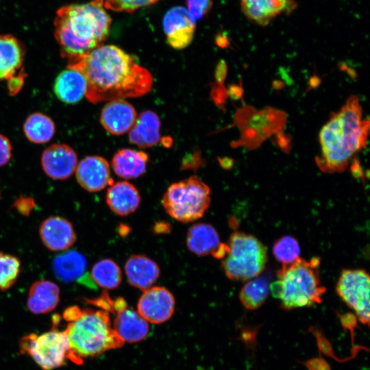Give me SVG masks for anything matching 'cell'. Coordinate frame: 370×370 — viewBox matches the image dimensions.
I'll return each mask as SVG.
<instances>
[{
    "label": "cell",
    "mask_w": 370,
    "mask_h": 370,
    "mask_svg": "<svg viewBox=\"0 0 370 370\" xmlns=\"http://www.w3.org/2000/svg\"><path fill=\"white\" fill-rule=\"evenodd\" d=\"M67 62V68L84 76L85 96L91 103L140 97L152 87L151 73L115 45H99Z\"/></svg>",
    "instance_id": "1"
},
{
    "label": "cell",
    "mask_w": 370,
    "mask_h": 370,
    "mask_svg": "<svg viewBox=\"0 0 370 370\" xmlns=\"http://www.w3.org/2000/svg\"><path fill=\"white\" fill-rule=\"evenodd\" d=\"M369 124V119H362L358 97L350 96L320 131L321 151L315 158L319 168L327 173L343 171L352 156L366 145Z\"/></svg>",
    "instance_id": "2"
},
{
    "label": "cell",
    "mask_w": 370,
    "mask_h": 370,
    "mask_svg": "<svg viewBox=\"0 0 370 370\" xmlns=\"http://www.w3.org/2000/svg\"><path fill=\"white\" fill-rule=\"evenodd\" d=\"M111 18L103 0L66 5L59 8L54 18V36L61 55L66 60L84 55L108 35Z\"/></svg>",
    "instance_id": "3"
},
{
    "label": "cell",
    "mask_w": 370,
    "mask_h": 370,
    "mask_svg": "<svg viewBox=\"0 0 370 370\" xmlns=\"http://www.w3.org/2000/svg\"><path fill=\"white\" fill-rule=\"evenodd\" d=\"M63 318L69 322L64 331L69 345V360L73 362L81 364L83 358L97 356L124 344L105 310L71 306L64 310Z\"/></svg>",
    "instance_id": "4"
},
{
    "label": "cell",
    "mask_w": 370,
    "mask_h": 370,
    "mask_svg": "<svg viewBox=\"0 0 370 370\" xmlns=\"http://www.w3.org/2000/svg\"><path fill=\"white\" fill-rule=\"evenodd\" d=\"M320 260L299 258L293 263L282 265L277 280L269 286L273 296L280 301L281 308L289 310L321 302L326 288L321 283Z\"/></svg>",
    "instance_id": "5"
},
{
    "label": "cell",
    "mask_w": 370,
    "mask_h": 370,
    "mask_svg": "<svg viewBox=\"0 0 370 370\" xmlns=\"http://www.w3.org/2000/svg\"><path fill=\"white\" fill-rule=\"evenodd\" d=\"M229 250L222 261L225 275L232 280L245 281L258 276L267 262L266 247L256 237L243 232L233 233Z\"/></svg>",
    "instance_id": "6"
},
{
    "label": "cell",
    "mask_w": 370,
    "mask_h": 370,
    "mask_svg": "<svg viewBox=\"0 0 370 370\" xmlns=\"http://www.w3.org/2000/svg\"><path fill=\"white\" fill-rule=\"evenodd\" d=\"M210 189L197 176L172 184L162 198L166 212L174 219L188 223L203 217L210 204Z\"/></svg>",
    "instance_id": "7"
},
{
    "label": "cell",
    "mask_w": 370,
    "mask_h": 370,
    "mask_svg": "<svg viewBox=\"0 0 370 370\" xmlns=\"http://www.w3.org/2000/svg\"><path fill=\"white\" fill-rule=\"evenodd\" d=\"M234 120L241 135L240 140L233 143L234 146L254 149L271 135L282 132L286 114L270 107L257 110L245 106L236 112Z\"/></svg>",
    "instance_id": "8"
},
{
    "label": "cell",
    "mask_w": 370,
    "mask_h": 370,
    "mask_svg": "<svg viewBox=\"0 0 370 370\" xmlns=\"http://www.w3.org/2000/svg\"><path fill=\"white\" fill-rule=\"evenodd\" d=\"M21 354L29 356L42 370H53L69 359L70 349L64 331L51 330L42 334L23 336L19 343Z\"/></svg>",
    "instance_id": "9"
},
{
    "label": "cell",
    "mask_w": 370,
    "mask_h": 370,
    "mask_svg": "<svg viewBox=\"0 0 370 370\" xmlns=\"http://www.w3.org/2000/svg\"><path fill=\"white\" fill-rule=\"evenodd\" d=\"M369 275L362 269H343L336 291L343 301L354 310L360 322L369 323Z\"/></svg>",
    "instance_id": "10"
},
{
    "label": "cell",
    "mask_w": 370,
    "mask_h": 370,
    "mask_svg": "<svg viewBox=\"0 0 370 370\" xmlns=\"http://www.w3.org/2000/svg\"><path fill=\"white\" fill-rule=\"evenodd\" d=\"M175 306V298L168 289L153 286L145 290L140 297L137 312L148 323L159 324L171 317Z\"/></svg>",
    "instance_id": "11"
},
{
    "label": "cell",
    "mask_w": 370,
    "mask_h": 370,
    "mask_svg": "<svg viewBox=\"0 0 370 370\" xmlns=\"http://www.w3.org/2000/svg\"><path fill=\"white\" fill-rule=\"evenodd\" d=\"M111 309L116 312L112 328L123 343H138L147 336L149 323L137 311L127 308L123 298L112 301Z\"/></svg>",
    "instance_id": "12"
},
{
    "label": "cell",
    "mask_w": 370,
    "mask_h": 370,
    "mask_svg": "<svg viewBox=\"0 0 370 370\" xmlns=\"http://www.w3.org/2000/svg\"><path fill=\"white\" fill-rule=\"evenodd\" d=\"M163 28L167 43L175 49H182L192 42L195 21L182 6L169 9L163 18Z\"/></svg>",
    "instance_id": "13"
},
{
    "label": "cell",
    "mask_w": 370,
    "mask_h": 370,
    "mask_svg": "<svg viewBox=\"0 0 370 370\" xmlns=\"http://www.w3.org/2000/svg\"><path fill=\"white\" fill-rule=\"evenodd\" d=\"M41 165L47 176L55 180H65L72 175L77 165V156L70 146L53 144L44 150Z\"/></svg>",
    "instance_id": "14"
},
{
    "label": "cell",
    "mask_w": 370,
    "mask_h": 370,
    "mask_svg": "<svg viewBox=\"0 0 370 370\" xmlns=\"http://www.w3.org/2000/svg\"><path fill=\"white\" fill-rule=\"evenodd\" d=\"M76 178L79 185L89 192H97L112 184L110 165L98 156H87L77 164Z\"/></svg>",
    "instance_id": "15"
},
{
    "label": "cell",
    "mask_w": 370,
    "mask_h": 370,
    "mask_svg": "<svg viewBox=\"0 0 370 370\" xmlns=\"http://www.w3.org/2000/svg\"><path fill=\"white\" fill-rule=\"evenodd\" d=\"M136 118V111L131 103L124 99H115L103 106L100 121L110 134L121 135L131 130Z\"/></svg>",
    "instance_id": "16"
},
{
    "label": "cell",
    "mask_w": 370,
    "mask_h": 370,
    "mask_svg": "<svg viewBox=\"0 0 370 370\" xmlns=\"http://www.w3.org/2000/svg\"><path fill=\"white\" fill-rule=\"evenodd\" d=\"M294 0H241L246 17L260 26H266L282 13L290 14L296 8Z\"/></svg>",
    "instance_id": "17"
},
{
    "label": "cell",
    "mask_w": 370,
    "mask_h": 370,
    "mask_svg": "<svg viewBox=\"0 0 370 370\" xmlns=\"http://www.w3.org/2000/svg\"><path fill=\"white\" fill-rule=\"evenodd\" d=\"M39 233L42 243L51 251L66 250L73 245L76 238L71 223L58 216L44 220Z\"/></svg>",
    "instance_id": "18"
},
{
    "label": "cell",
    "mask_w": 370,
    "mask_h": 370,
    "mask_svg": "<svg viewBox=\"0 0 370 370\" xmlns=\"http://www.w3.org/2000/svg\"><path fill=\"white\" fill-rule=\"evenodd\" d=\"M125 273L131 286L144 291L157 281L160 269L157 263L149 258L134 254L127 260Z\"/></svg>",
    "instance_id": "19"
},
{
    "label": "cell",
    "mask_w": 370,
    "mask_h": 370,
    "mask_svg": "<svg viewBox=\"0 0 370 370\" xmlns=\"http://www.w3.org/2000/svg\"><path fill=\"white\" fill-rule=\"evenodd\" d=\"M140 202L137 188L127 181L112 183L106 194V203L119 216H127L136 211Z\"/></svg>",
    "instance_id": "20"
},
{
    "label": "cell",
    "mask_w": 370,
    "mask_h": 370,
    "mask_svg": "<svg viewBox=\"0 0 370 370\" xmlns=\"http://www.w3.org/2000/svg\"><path fill=\"white\" fill-rule=\"evenodd\" d=\"M59 301L58 286L48 280H39L33 283L29 288L27 306L34 314H45L54 310Z\"/></svg>",
    "instance_id": "21"
},
{
    "label": "cell",
    "mask_w": 370,
    "mask_h": 370,
    "mask_svg": "<svg viewBox=\"0 0 370 370\" xmlns=\"http://www.w3.org/2000/svg\"><path fill=\"white\" fill-rule=\"evenodd\" d=\"M160 121L158 115L151 110L143 112L129 131L130 142L140 148L153 147L158 143Z\"/></svg>",
    "instance_id": "22"
},
{
    "label": "cell",
    "mask_w": 370,
    "mask_h": 370,
    "mask_svg": "<svg viewBox=\"0 0 370 370\" xmlns=\"http://www.w3.org/2000/svg\"><path fill=\"white\" fill-rule=\"evenodd\" d=\"M221 245L217 230L208 223L194 224L188 231L186 245L197 256L212 254L214 256Z\"/></svg>",
    "instance_id": "23"
},
{
    "label": "cell",
    "mask_w": 370,
    "mask_h": 370,
    "mask_svg": "<svg viewBox=\"0 0 370 370\" xmlns=\"http://www.w3.org/2000/svg\"><path fill=\"white\" fill-rule=\"evenodd\" d=\"M24 55V47L16 38L0 35V81L14 77L23 64Z\"/></svg>",
    "instance_id": "24"
},
{
    "label": "cell",
    "mask_w": 370,
    "mask_h": 370,
    "mask_svg": "<svg viewBox=\"0 0 370 370\" xmlns=\"http://www.w3.org/2000/svg\"><path fill=\"white\" fill-rule=\"evenodd\" d=\"M53 90L60 101L67 103H77L86 94L85 77L79 71L67 68L56 77Z\"/></svg>",
    "instance_id": "25"
},
{
    "label": "cell",
    "mask_w": 370,
    "mask_h": 370,
    "mask_svg": "<svg viewBox=\"0 0 370 370\" xmlns=\"http://www.w3.org/2000/svg\"><path fill=\"white\" fill-rule=\"evenodd\" d=\"M148 155L131 149L119 150L113 156L112 166L116 175L126 180L137 178L146 171Z\"/></svg>",
    "instance_id": "26"
},
{
    "label": "cell",
    "mask_w": 370,
    "mask_h": 370,
    "mask_svg": "<svg viewBox=\"0 0 370 370\" xmlns=\"http://www.w3.org/2000/svg\"><path fill=\"white\" fill-rule=\"evenodd\" d=\"M87 268L86 258L75 250L67 251L57 256L53 260L52 269L56 278L63 282L79 280Z\"/></svg>",
    "instance_id": "27"
},
{
    "label": "cell",
    "mask_w": 370,
    "mask_h": 370,
    "mask_svg": "<svg viewBox=\"0 0 370 370\" xmlns=\"http://www.w3.org/2000/svg\"><path fill=\"white\" fill-rule=\"evenodd\" d=\"M55 130V124L51 119L40 112L29 114L23 125V131L27 138L37 144L49 141L53 136Z\"/></svg>",
    "instance_id": "28"
},
{
    "label": "cell",
    "mask_w": 370,
    "mask_h": 370,
    "mask_svg": "<svg viewBox=\"0 0 370 370\" xmlns=\"http://www.w3.org/2000/svg\"><path fill=\"white\" fill-rule=\"evenodd\" d=\"M269 284L266 277L250 279L241 288L240 300L243 306L250 310L260 308L268 297Z\"/></svg>",
    "instance_id": "29"
},
{
    "label": "cell",
    "mask_w": 370,
    "mask_h": 370,
    "mask_svg": "<svg viewBox=\"0 0 370 370\" xmlns=\"http://www.w3.org/2000/svg\"><path fill=\"white\" fill-rule=\"evenodd\" d=\"M90 275L99 286L106 289L117 288L122 282L119 266L109 258L96 262L91 269Z\"/></svg>",
    "instance_id": "30"
},
{
    "label": "cell",
    "mask_w": 370,
    "mask_h": 370,
    "mask_svg": "<svg viewBox=\"0 0 370 370\" xmlns=\"http://www.w3.org/2000/svg\"><path fill=\"white\" fill-rule=\"evenodd\" d=\"M273 254L282 265L291 264L299 258V243L291 236H282L275 242Z\"/></svg>",
    "instance_id": "31"
},
{
    "label": "cell",
    "mask_w": 370,
    "mask_h": 370,
    "mask_svg": "<svg viewBox=\"0 0 370 370\" xmlns=\"http://www.w3.org/2000/svg\"><path fill=\"white\" fill-rule=\"evenodd\" d=\"M21 269L19 260L12 255L0 253V290L10 288L16 282Z\"/></svg>",
    "instance_id": "32"
},
{
    "label": "cell",
    "mask_w": 370,
    "mask_h": 370,
    "mask_svg": "<svg viewBox=\"0 0 370 370\" xmlns=\"http://www.w3.org/2000/svg\"><path fill=\"white\" fill-rule=\"evenodd\" d=\"M160 0H106L104 8L114 12H133L136 10L151 5Z\"/></svg>",
    "instance_id": "33"
},
{
    "label": "cell",
    "mask_w": 370,
    "mask_h": 370,
    "mask_svg": "<svg viewBox=\"0 0 370 370\" xmlns=\"http://www.w3.org/2000/svg\"><path fill=\"white\" fill-rule=\"evenodd\" d=\"M188 12L195 21L206 16L212 8V0H186Z\"/></svg>",
    "instance_id": "34"
},
{
    "label": "cell",
    "mask_w": 370,
    "mask_h": 370,
    "mask_svg": "<svg viewBox=\"0 0 370 370\" xmlns=\"http://www.w3.org/2000/svg\"><path fill=\"white\" fill-rule=\"evenodd\" d=\"M11 157V143L6 136L0 134V167L5 165Z\"/></svg>",
    "instance_id": "35"
},
{
    "label": "cell",
    "mask_w": 370,
    "mask_h": 370,
    "mask_svg": "<svg viewBox=\"0 0 370 370\" xmlns=\"http://www.w3.org/2000/svg\"><path fill=\"white\" fill-rule=\"evenodd\" d=\"M227 72L226 63L221 60L217 66L216 79L219 86H222Z\"/></svg>",
    "instance_id": "36"
},
{
    "label": "cell",
    "mask_w": 370,
    "mask_h": 370,
    "mask_svg": "<svg viewBox=\"0 0 370 370\" xmlns=\"http://www.w3.org/2000/svg\"><path fill=\"white\" fill-rule=\"evenodd\" d=\"M277 144L278 145L285 151H288L291 148V140L288 138V136L282 134V132L277 133L276 134Z\"/></svg>",
    "instance_id": "37"
},
{
    "label": "cell",
    "mask_w": 370,
    "mask_h": 370,
    "mask_svg": "<svg viewBox=\"0 0 370 370\" xmlns=\"http://www.w3.org/2000/svg\"><path fill=\"white\" fill-rule=\"evenodd\" d=\"M243 89L242 86L232 85L229 88L228 93L230 97L234 100H238L243 97Z\"/></svg>",
    "instance_id": "38"
},
{
    "label": "cell",
    "mask_w": 370,
    "mask_h": 370,
    "mask_svg": "<svg viewBox=\"0 0 370 370\" xmlns=\"http://www.w3.org/2000/svg\"><path fill=\"white\" fill-rule=\"evenodd\" d=\"M352 172L353 173V175L357 177H360L363 175L360 164L356 158H354V162L352 165Z\"/></svg>",
    "instance_id": "39"
},
{
    "label": "cell",
    "mask_w": 370,
    "mask_h": 370,
    "mask_svg": "<svg viewBox=\"0 0 370 370\" xmlns=\"http://www.w3.org/2000/svg\"><path fill=\"white\" fill-rule=\"evenodd\" d=\"M169 228V227H168V224L164 223H156L154 226V230L157 233L158 232L159 233L166 232Z\"/></svg>",
    "instance_id": "40"
}]
</instances>
